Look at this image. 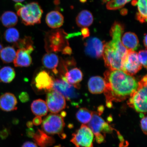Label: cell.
I'll list each match as a JSON object with an SVG mask.
<instances>
[{
	"mask_svg": "<svg viewBox=\"0 0 147 147\" xmlns=\"http://www.w3.org/2000/svg\"><path fill=\"white\" fill-rule=\"evenodd\" d=\"M93 17L91 13L88 10L82 11L78 14L76 18V22L80 27H89L92 24Z\"/></svg>",
	"mask_w": 147,
	"mask_h": 147,
	"instance_id": "cell-23",
	"label": "cell"
},
{
	"mask_svg": "<svg viewBox=\"0 0 147 147\" xmlns=\"http://www.w3.org/2000/svg\"><path fill=\"white\" fill-rule=\"evenodd\" d=\"M33 139L36 144L40 147H49L52 146L55 142L54 138L49 136L40 129H38Z\"/></svg>",
	"mask_w": 147,
	"mask_h": 147,
	"instance_id": "cell-19",
	"label": "cell"
},
{
	"mask_svg": "<svg viewBox=\"0 0 147 147\" xmlns=\"http://www.w3.org/2000/svg\"><path fill=\"white\" fill-rule=\"evenodd\" d=\"M43 11L38 3L33 2L22 6L17 10L18 15L26 26H32L41 23Z\"/></svg>",
	"mask_w": 147,
	"mask_h": 147,
	"instance_id": "cell-4",
	"label": "cell"
},
{
	"mask_svg": "<svg viewBox=\"0 0 147 147\" xmlns=\"http://www.w3.org/2000/svg\"><path fill=\"white\" fill-rule=\"evenodd\" d=\"M138 11L136 19L143 23L147 22V0H137Z\"/></svg>",
	"mask_w": 147,
	"mask_h": 147,
	"instance_id": "cell-27",
	"label": "cell"
},
{
	"mask_svg": "<svg viewBox=\"0 0 147 147\" xmlns=\"http://www.w3.org/2000/svg\"><path fill=\"white\" fill-rule=\"evenodd\" d=\"M34 50L33 47L27 49H18L13 61L15 67H27L30 66L32 62L30 54Z\"/></svg>",
	"mask_w": 147,
	"mask_h": 147,
	"instance_id": "cell-13",
	"label": "cell"
},
{
	"mask_svg": "<svg viewBox=\"0 0 147 147\" xmlns=\"http://www.w3.org/2000/svg\"><path fill=\"white\" fill-rule=\"evenodd\" d=\"M81 33L83 38H87L90 36V31L87 27L82 28L81 30Z\"/></svg>",
	"mask_w": 147,
	"mask_h": 147,
	"instance_id": "cell-36",
	"label": "cell"
},
{
	"mask_svg": "<svg viewBox=\"0 0 147 147\" xmlns=\"http://www.w3.org/2000/svg\"><path fill=\"white\" fill-rule=\"evenodd\" d=\"M69 36L63 29H53L46 33L45 38V48L48 53L62 51L69 46Z\"/></svg>",
	"mask_w": 147,
	"mask_h": 147,
	"instance_id": "cell-3",
	"label": "cell"
},
{
	"mask_svg": "<svg viewBox=\"0 0 147 147\" xmlns=\"http://www.w3.org/2000/svg\"><path fill=\"white\" fill-rule=\"evenodd\" d=\"M105 45L104 42L97 38H89L84 44L86 54L92 57H101L103 54Z\"/></svg>",
	"mask_w": 147,
	"mask_h": 147,
	"instance_id": "cell-12",
	"label": "cell"
},
{
	"mask_svg": "<svg viewBox=\"0 0 147 147\" xmlns=\"http://www.w3.org/2000/svg\"><path fill=\"white\" fill-rule=\"evenodd\" d=\"M73 125H71V124H70L69 125V128H71V126H72Z\"/></svg>",
	"mask_w": 147,
	"mask_h": 147,
	"instance_id": "cell-53",
	"label": "cell"
},
{
	"mask_svg": "<svg viewBox=\"0 0 147 147\" xmlns=\"http://www.w3.org/2000/svg\"><path fill=\"white\" fill-rule=\"evenodd\" d=\"M0 19H1V18H0Z\"/></svg>",
	"mask_w": 147,
	"mask_h": 147,
	"instance_id": "cell-55",
	"label": "cell"
},
{
	"mask_svg": "<svg viewBox=\"0 0 147 147\" xmlns=\"http://www.w3.org/2000/svg\"><path fill=\"white\" fill-rule=\"evenodd\" d=\"M93 112L86 108H82L79 109L76 114V119L82 124L88 123L92 116Z\"/></svg>",
	"mask_w": 147,
	"mask_h": 147,
	"instance_id": "cell-28",
	"label": "cell"
},
{
	"mask_svg": "<svg viewBox=\"0 0 147 147\" xmlns=\"http://www.w3.org/2000/svg\"><path fill=\"white\" fill-rule=\"evenodd\" d=\"M19 32L17 29L10 28L5 31L4 38L6 41L10 43H15L19 40Z\"/></svg>",
	"mask_w": 147,
	"mask_h": 147,
	"instance_id": "cell-29",
	"label": "cell"
},
{
	"mask_svg": "<svg viewBox=\"0 0 147 147\" xmlns=\"http://www.w3.org/2000/svg\"><path fill=\"white\" fill-rule=\"evenodd\" d=\"M104 110V107L103 106H101L99 107L98 108V112H97V113H98L100 115L103 113V112Z\"/></svg>",
	"mask_w": 147,
	"mask_h": 147,
	"instance_id": "cell-42",
	"label": "cell"
},
{
	"mask_svg": "<svg viewBox=\"0 0 147 147\" xmlns=\"http://www.w3.org/2000/svg\"><path fill=\"white\" fill-rule=\"evenodd\" d=\"M138 54L134 51H128L124 61L122 71L130 76L135 75L142 68Z\"/></svg>",
	"mask_w": 147,
	"mask_h": 147,
	"instance_id": "cell-10",
	"label": "cell"
},
{
	"mask_svg": "<svg viewBox=\"0 0 147 147\" xmlns=\"http://www.w3.org/2000/svg\"><path fill=\"white\" fill-rule=\"evenodd\" d=\"M54 80L48 72L42 71L36 75L33 83L38 91L48 92L52 90Z\"/></svg>",
	"mask_w": 147,
	"mask_h": 147,
	"instance_id": "cell-11",
	"label": "cell"
},
{
	"mask_svg": "<svg viewBox=\"0 0 147 147\" xmlns=\"http://www.w3.org/2000/svg\"><path fill=\"white\" fill-rule=\"evenodd\" d=\"M9 131L7 129L5 128L0 131V138L2 139H5L8 137L9 135Z\"/></svg>",
	"mask_w": 147,
	"mask_h": 147,
	"instance_id": "cell-35",
	"label": "cell"
},
{
	"mask_svg": "<svg viewBox=\"0 0 147 147\" xmlns=\"http://www.w3.org/2000/svg\"><path fill=\"white\" fill-rule=\"evenodd\" d=\"M58 135L59 136L60 138L62 139H65L66 137H67V135H66V134H64L63 132V133L59 134Z\"/></svg>",
	"mask_w": 147,
	"mask_h": 147,
	"instance_id": "cell-44",
	"label": "cell"
},
{
	"mask_svg": "<svg viewBox=\"0 0 147 147\" xmlns=\"http://www.w3.org/2000/svg\"><path fill=\"white\" fill-rule=\"evenodd\" d=\"M122 43L128 51H135L138 49L139 41L138 37L135 33L127 32L123 36Z\"/></svg>",
	"mask_w": 147,
	"mask_h": 147,
	"instance_id": "cell-21",
	"label": "cell"
},
{
	"mask_svg": "<svg viewBox=\"0 0 147 147\" xmlns=\"http://www.w3.org/2000/svg\"><path fill=\"white\" fill-rule=\"evenodd\" d=\"M33 114L37 116L43 117L47 115L48 112L47 103L41 99L33 101L31 105Z\"/></svg>",
	"mask_w": 147,
	"mask_h": 147,
	"instance_id": "cell-22",
	"label": "cell"
},
{
	"mask_svg": "<svg viewBox=\"0 0 147 147\" xmlns=\"http://www.w3.org/2000/svg\"><path fill=\"white\" fill-rule=\"evenodd\" d=\"M124 29L123 24L115 22L110 31L112 40L105 45L102 56L105 65L110 70H122L128 52L121 40Z\"/></svg>",
	"mask_w": 147,
	"mask_h": 147,
	"instance_id": "cell-2",
	"label": "cell"
},
{
	"mask_svg": "<svg viewBox=\"0 0 147 147\" xmlns=\"http://www.w3.org/2000/svg\"><path fill=\"white\" fill-rule=\"evenodd\" d=\"M147 82L146 75L138 82L136 91L130 97L127 102L130 107L143 114L147 112Z\"/></svg>",
	"mask_w": 147,
	"mask_h": 147,
	"instance_id": "cell-5",
	"label": "cell"
},
{
	"mask_svg": "<svg viewBox=\"0 0 147 147\" xmlns=\"http://www.w3.org/2000/svg\"><path fill=\"white\" fill-rule=\"evenodd\" d=\"M129 1H131V0H129Z\"/></svg>",
	"mask_w": 147,
	"mask_h": 147,
	"instance_id": "cell-54",
	"label": "cell"
},
{
	"mask_svg": "<svg viewBox=\"0 0 147 147\" xmlns=\"http://www.w3.org/2000/svg\"><path fill=\"white\" fill-rule=\"evenodd\" d=\"M42 61L46 68L51 70L55 74L58 73L57 68L59 63V59L57 55L54 53H48L44 55Z\"/></svg>",
	"mask_w": 147,
	"mask_h": 147,
	"instance_id": "cell-20",
	"label": "cell"
},
{
	"mask_svg": "<svg viewBox=\"0 0 147 147\" xmlns=\"http://www.w3.org/2000/svg\"><path fill=\"white\" fill-rule=\"evenodd\" d=\"M106 87L104 79L100 76L92 77L88 82V87L89 91L94 94H98L104 92Z\"/></svg>",
	"mask_w": 147,
	"mask_h": 147,
	"instance_id": "cell-18",
	"label": "cell"
},
{
	"mask_svg": "<svg viewBox=\"0 0 147 147\" xmlns=\"http://www.w3.org/2000/svg\"><path fill=\"white\" fill-rule=\"evenodd\" d=\"M33 42L30 36H25L23 39H19L14 43L15 47L19 49H28L33 46Z\"/></svg>",
	"mask_w": 147,
	"mask_h": 147,
	"instance_id": "cell-30",
	"label": "cell"
},
{
	"mask_svg": "<svg viewBox=\"0 0 147 147\" xmlns=\"http://www.w3.org/2000/svg\"><path fill=\"white\" fill-rule=\"evenodd\" d=\"M16 77V72L12 67H5L0 70V82L9 83L12 82Z\"/></svg>",
	"mask_w": 147,
	"mask_h": 147,
	"instance_id": "cell-25",
	"label": "cell"
},
{
	"mask_svg": "<svg viewBox=\"0 0 147 147\" xmlns=\"http://www.w3.org/2000/svg\"><path fill=\"white\" fill-rule=\"evenodd\" d=\"M147 117H143L141 121V128L143 133L145 135L147 134Z\"/></svg>",
	"mask_w": 147,
	"mask_h": 147,
	"instance_id": "cell-34",
	"label": "cell"
},
{
	"mask_svg": "<svg viewBox=\"0 0 147 147\" xmlns=\"http://www.w3.org/2000/svg\"><path fill=\"white\" fill-rule=\"evenodd\" d=\"M14 2H16L17 3H20L22 2H23L25 1V0H12Z\"/></svg>",
	"mask_w": 147,
	"mask_h": 147,
	"instance_id": "cell-49",
	"label": "cell"
},
{
	"mask_svg": "<svg viewBox=\"0 0 147 147\" xmlns=\"http://www.w3.org/2000/svg\"><path fill=\"white\" fill-rule=\"evenodd\" d=\"M26 125L29 128H32L33 126V123L30 121H28Z\"/></svg>",
	"mask_w": 147,
	"mask_h": 147,
	"instance_id": "cell-45",
	"label": "cell"
},
{
	"mask_svg": "<svg viewBox=\"0 0 147 147\" xmlns=\"http://www.w3.org/2000/svg\"><path fill=\"white\" fill-rule=\"evenodd\" d=\"M22 147H38V146L36 144L34 143L26 142L24 143Z\"/></svg>",
	"mask_w": 147,
	"mask_h": 147,
	"instance_id": "cell-41",
	"label": "cell"
},
{
	"mask_svg": "<svg viewBox=\"0 0 147 147\" xmlns=\"http://www.w3.org/2000/svg\"><path fill=\"white\" fill-rule=\"evenodd\" d=\"M17 99L13 94L6 93L0 96V109L3 111L10 112L17 109Z\"/></svg>",
	"mask_w": 147,
	"mask_h": 147,
	"instance_id": "cell-15",
	"label": "cell"
},
{
	"mask_svg": "<svg viewBox=\"0 0 147 147\" xmlns=\"http://www.w3.org/2000/svg\"><path fill=\"white\" fill-rule=\"evenodd\" d=\"M104 76V94L108 108L112 107L113 102L124 101L137 90L138 83L135 78L122 70H110L105 73Z\"/></svg>",
	"mask_w": 147,
	"mask_h": 147,
	"instance_id": "cell-1",
	"label": "cell"
},
{
	"mask_svg": "<svg viewBox=\"0 0 147 147\" xmlns=\"http://www.w3.org/2000/svg\"><path fill=\"white\" fill-rule=\"evenodd\" d=\"M129 0H111L106 5L107 8L109 10H116L122 8Z\"/></svg>",
	"mask_w": 147,
	"mask_h": 147,
	"instance_id": "cell-31",
	"label": "cell"
},
{
	"mask_svg": "<svg viewBox=\"0 0 147 147\" xmlns=\"http://www.w3.org/2000/svg\"><path fill=\"white\" fill-rule=\"evenodd\" d=\"M46 22L48 26L53 29L59 28L63 25V16L57 11H51L48 13L45 18Z\"/></svg>",
	"mask_w": 147,
	"mask_h": 147,
	"instance_id": "cell-16",
	"label": "cell"
},
{
	"mask_svg": "<svg viewBox=\"0 0 147 147\" xmlns=\"http://www.w3.org/2000/svg\"><path fill=\"white\" fill-rule=\"evenodd\" d=\"M54 147H64L62 146H61V145H58V146H55Z\"/></svg>",
	"mask_w": 147,
	"mask_h": 147,
	"instance_id": "cell-52",
	"label": "cell"
},
{
	"mask_svg": "<svg viewBox=\"0 0 147 147\" xmlns=\"http://www.w3.org/2000/svg\"><path fill=\"white\" fill-rule=\"evenodd\" d=\"M137 0H134V1L132 2V4L133 5H137Z\"/></svg>",
	"mask_w": 147,
	"mask_h": 147,
	"instance_id": "cell-48",
	"label": "cell"
},
{
	"mask_svg": "<svg viewBox=\"0 0 147 147\" xmlns=\"http://www.w3.org/2000/svg\"><path fill=\"white\" fill-rule=\"evenodd\" d=\"M60 115L63 118V117H65L66 115H67V113L65 111H62Z\"/></svg>",
	"mask_w": 147,
	"mask_h": 147,
	"instance_id": "cell-47",
	"label": "cell"
},
{
	"mask_svg": "<svg viewBox=\"0 0 147 147\" xmlns=\"http://www.w3.org/2000/svg\"><path fill=\"white\" fill-rule=\"evenodd\" d=\"M1 22L4 26L11 27L16 25L18 22V18L13 12L7 11L3 13L1 16Z\"/></svg>",
	"mask_w": 147,
	"mask_h": 147,
	"instance_id": "cell-26",
	"label": "cell"
},
{
	"mask_svg": "<svg viewBox=\"0 0 147 147\" xmlns=\"http://www.w3.org/2000/svg\"><path fill=\"white\" fill-rule=\"evenodd\" d=\"M26 134L27 137L29 138H33L34 136L35 132L32 128H29L26 130Z\"/></svg>",
	"mask_w": 147,
	"mask_h": 147,
	"instance_id": "cell-38",
	"label": "cell"
},
{
	"mask_svg": "<svg viewBox=\"0 0 147 147\" xmlns=\"http://www.w3.org/2000/svg\"><path fill=\"white\" fill-rule=\"evenodd\" d=\"M74 86L70 84L62 79L54 80L52 90L61 94L70 102L72 105L78 106L82 102L80 93Z\"/></svg>",
	"mask_w": 147,
	"mask_h": 147,
	"instance_id": "cell-6",
	"label": "cell"
},
{
	"mask_svg": "<svg viewBox=\"0 0 147 147\" xmlns=\"http://www.w3.org/2000/svg\"><path fill=\"white\" fill-rule=\"evenodd\" d=\"M128 11L126 9H122L120 13L123 16H125L127 13Z\"/></svg>",
	"mask_w": 147,
	"mask_h": 147,
	"instance_id": "cell-43",
	"label": "cell"
},
{
	"mask_svg": "<svg viewBox=\"0 0 147 147\" xmlns=\"http://www.w3.org/2000/svg\"><path fill=\"white\" fill-rule=\"evenodd\" d=\"M147 36L146 34H145L144 40H143V43H144V46L146 47V48L147 47Z\"/></svg>",
	"mask_w": 147,
	"mask_h": 147,
	"instance_id": "cell-46",
	"label": "cell"
},
{
	"mask_svg": "<svg viewBox=\"0 0 147 147\" xmlns=\"http://www.w3.org/2000/svg\"><path fill=\"white\" fill-rule=\"evenodd\" d=\"M95 139L96 142L100 144L103 142L105 140V136L102 134H100L98 135L95 136Z\"/></svg>",
	"mask_w": 147,
	"mask_h": 147,
	"instance_id": "cell-39",
	"label": "cell"
},
{
	"mask_svg": "<svg viewBox=\"0 0 147 147\" xmlns=\"http://www.w3.org/2000/svg\"><path fill=\"white\" fill-rule=\"evenodd\" d=\"M80 1L82 3H84L87 1V0H80Z\"/></svg>",
	"mask_w": 147,
	"mask_h": 147,
	"instance_id": "cell-50",
	"label": "cell"
},
{
	"mask_svg": "<svg viewBox=\"0 0 147 147\" xmlns=\"http://www.w3.org/2000/svg\"><path fill=\"white\" fill-rule=\"evenodd\" d=\"M42 122V130L49 135H59L63 132L65 124L63 118L60 115L50 114Z\"/></svg>",
	"mask_w": 147,
	"mask_h": 147,
	"instance_id": "cell-7",
	"label": "cell"
},
{
	"mask_svg": "<svg viewBox=\"0 0 147 147\" xmlns=\"http://www.w3.org/2000/svg\"><path fill=\"white\" fill-rule=\"evenodd\" d=\"M62 53L64 55H71L72 53V50L69 46H67L63 49Z\"/></svg>",
	"mask_w": 147,
	"mask_h": 147,
	"instance_id": "cell-40",
	"label": "cell"
},
{
	"mask_svg": "<svg viewBox=\"0 0 147 147\" xmlns=\"http://www.w3.org/2000/svg\"><path fill=\"white\" fill-rule=\"evenodd\" d=\"M3 46L0 43V51L3 49Z\"/></svg>",
	"mask_w": 147,
	"mask_h": 147,
	"instance_id": "cell-51",
	"label": "cell"
},
{
	"mask_svg": "<svg viewBox=\"0 0 147 147\" xmlns=\"http://www.w3.org/2000/svg\"><path fill=\"white\" fill-rule=\"evenodd\" d=\"M19 98L22 102L25 103L30 100L29 95L26 92H22L19 95Z\"/></svg>",
	"mask_w": 147,
	"mask_h": 147,
	"instance_id": "cell-33",
	"label": "cell"
},
{
	"mask_svg": "<svg viewBox=\"0 0 147 147\" xmlns=\"http://www.w3.org/2000/svg\"><path fill=\"white\" fill-rule=\"evenodd\" d=\"M97 112H93L92 116L88 123V127L95 136L102 134L103 129L106 122Z\"/></svg>",
	"mask_w": 147,
	"mask_h": 147,
	"instance_id": "cell-17",
	"label": "cell"
},
{
	"mask_svg": "<svg viewBox=\"0 0 147 147\" xmlns=\"http://www.w3.org/2000/svg\"><path fill=\"white\" fill-rule=\"evenodd\" d=\"M139 60L141 65L147 68V50H141L139 51L138 54Z\"/></svg>",
	"mask_w": 147,
	"mask_h": 147,
	"instance_id": "cell-32",
	"label": "cell"
},
{
	"mask_svg": "<svg viewBox=\"0 0 147 147\" xmlns=\"http://www.w3.org/2000/svg\"><path fill=\"white\" fill-rule=\"evenodd\" d=\"M46 101L48 109L52 113H58L66 107L64 97L58 92L53 90L48 92Z\"/></svg>",
	"mask_w": 147,
	"mask_h": 147,
	"instance_id": "cell-9",
	"label": "cell"
},
{
	"mask_svg": "<svg viewBox=\"0 0 147 147\" xmlns=\"http://www.w3.org/2000/svg\"><path fill=\"white\" fill-rule=\"evenodd\" d=\"M42 119L41 117H36L33 119V124L35 125H39L42 123Z\"/></svg>",
	"mask_w": 147,
	"mask_h": 147,
	"instance_id": "cell-37",
	"label": "cell"
},
{
	"mask_svg": "<svg viewBox=\"0 0 147 147\" xmlns=\"http://www.w3.org/2000/svg\"><path fill=\"white\" fill-rule=\"evenodd\" d=\"M16 56V51L13 47H5L0 51V57L5 63H11L14 61Z\"/></svg>",
	"mask_w": 147,
	"mask_h": 147,
	"instance_id": "cell-24",
	"label": "cell"
},
{
	"mask_svg": "<svg viewBox=\"0 0 147 147\" xmlns=\"http://www.w3.org/2000/svg\"><path fill=\"white\" fill-rule=\"evenodd\" d=\"M83 76L81 71L78 68L75 67L66 71L62 74L61 78L62 80L79 89V83L82 81Z\"/></svg>",
	"mask_w": 147,
	"mask_h": 147,
	"instance_id": "cell-14",
	"label": "cell"
},
{
	"mask_svg": "<svg viewBox=\"0 0 147 147\" xmlns=\"http://www.w3.org/2000/svg\"><path fill=\"white\" fill-rule=\"evenodd\" d=\"M93 134L84 124L72 135L71 141L76 147H93Z\"/></svg>",
	"mask_w": 147,
	"mask_h": 147,
	"instance_id": "cell-8",
	"label": "cell"
}]
</instances>
